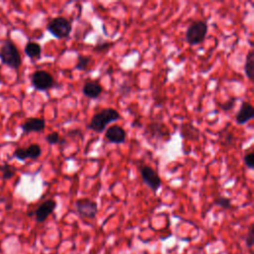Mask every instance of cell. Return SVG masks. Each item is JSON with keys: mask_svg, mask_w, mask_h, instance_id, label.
Returning <instances> with one entry per match:
<instances>
[{"mask_svg": "<svg viewBox=\"0 0 254 254\" xmlns=\"http://www.w3.org/2000/svg\"><path fill=\"white\" fill-rule=\"evenodd\" d=\"M120 117V114L114 108H104L92 116L87 128L96 133H101L108 124L119 120Z\"/></svg>", "mask_w": 254, "mask_h": 254, "instance_id": "1", "label": "cell"}, {"mask_svg": "<svg viewBox=\"0 0 254 254\" xmlns=\"http://www.w3.org/2000/svg\"><path fill=\"white\" fill-rule=\"evenodd\" d=\"M0 60L2 64H7L12 68L18 69L21 66L22 59L18 48L12 40L6 39L2 43L0 47Z\"/></svg>", "mask_w": 254, "mask_h": 254, "instance_id": "2", "label": "cell"}, {"mask_svg": "<svg viewBox=\"0 0 254 254\" xmlns=\"http://www.w3.org/2000/svg\"><path fill=\"white\" fill-rule=\"evenodd\" d=\"M207 34V24L204 21H194L190 23L186 31V41L190 46L202 43Z\"/></svg>", "mask_w": 254, "mask_h": 254, "instance_id": "3", "label": "cell"}, {"mask_svg": "<svg viewBox=\"0 0 254 254\" xmlns=\"http://www.w3.org/2000/svg\"><path fill=\"white\" fill-rule=\"evenodd\" d=\"M47 30L57 39H64L71 32V23L64 17H56L48 23Z\"/></svg>", "mask_w": 254, "mask_h": 254, "instance_id": "4", "label": "cell"}, {"mask_svg": "<svg viewBox=\"0 0 254 254\" xmlns=\"http://www.w3.org/2000/svg\"><path fill=\"white\" fill-rule=\"evenodd\" d=\"M31 83L33 87L40 91H46L56 85L53 75L44 69H38L31 75Z\"/></svg>", "mask_w": 254, "mask_h": 254, "instance_id": "5", "label": "cell"}, {"mask_svg": "<svg viewBox=\"0 0 254 254\" xmlns=\"http://www.w3.org/2000/svg\"><path fill=\"white\" fill-rule=\"evenodd\" d=\"M140 174L141 178L145 185H147L154 192L159 190V188L162 186V180L157 174L155 170H153L150 166L144 165L140 168Z\"/></svg>", "mask_w": 254, "mask_h": 254, "instance_id": "6", "label": "cell"}, {"mask_svg": "<svg viewBox=\"0 0 254 254\" xmlns=\"http://www.w3.org/2000/svg\"><path fill=\"white\" fill-rule=\"evenodd\" d=\"M75 207L78 214L84 218H94L97 214V203L94 200L83 197L75 201Z\"/></svg>", "mask_w": 254, "mask_h": 254, "instance_id": "7", "label": "cell"}, {"mask_svg": "<svg viewBox=\"0 0 254 254\" xmlns=\"http://www.w3.org/2000/svg\"><path fill=\"white\" fill-rule=\"evenodd\" d=\"M42 154V149L38 144H32L27 148H17L14 151L13 156L20 161H25L26 159H38Z\"/></svg>", "mask_w": 254, "mask_h": 254, "instance_id": "8", "label": "cell"}, {"mask_svg": "<svg viewBox=\"0 0 254 254\" xmlns=\"http://www.w3.org/2000/svg\"><path fill=\"white\" fill-rule=\"evenodd\" d=\"M56 207H57V202L54 199L45 200L34 211L36 221L37 222H44L50 216V214L53 213V211L55 210Z\"/></svg>", "mask_w": 254, "mask_h": 254, "instance_id": "9", "label": "cell"}, {"mask_svg": "<svg viewBox=\"0 0 254 254\" xmlns=\"http://www.w3.org/2000/svg\"><path fill=\"white\" fill-rule=\"evenodd\" d=\"M105 138L110 143L121 144L126 141V132L122 127L118 125H112L107 128L105 132Z\"/></svg>", "mask_w": 254, "mask_h": 254, "instance_id": "10", "label": "cell"}, {"mask_svg": "<svg viewBox=\"0 0 254 254\" xmlns=\"http://www.w3.org/2000/svg\"><path fill=\"white\" fill-rule=\"evenodd\" d=\"M254 117V108L251 103L243 101L241 103L239 111L236 113L235 121L239 125H243Z\"/></svg>", "mask_w": 254, "mask_h": 254, "instance_id": "11", "label": "cell"}, {"mask_svg": "<svg viewBox=\"0 0 254 254\" xmlns=\"http://www.w3.org/2000/svg\"><path fill=\"white\" fill-rule=\"evenodd\" d=\"M46 127V121L43 118L30 117L22 125L21 129L24 133L31 132H42Z\"/></svg>", "mask_w": 254, "mask_h": 254, "instance_id": "12", "label": "cell"}, {"mask_svg": "<svg viewBox=\"0 0 254 254\" xmlns=\"http://www.w3.org/2000/svg\"><path fill=\"white\" fill-rule=\"evenodd\" d=\"M146 134H149L151 138H167L170 137V132L166 125H164L162 122H152L149 124Z\"/></svg>", "mask_w": 254, "mask_h": 254, "instance_id": "13", "label": "cell"}, {"mask_svg": "<svg viewBox=\"0 0 254 254\" xmlns=\"http://www.w3.org/2000/svg\"><path fill=\"white\" fill-rule=\"evenodd\" d=\"M102 86L95 81H86L82 86L83 95L91 99L97 98L102 93Z\"/></svg>", "mask_w": 254, "mask_h": 254, "instance_id": "14", "label": "cell"}, {"mask_svg": "<svg viewBox=\"0 0 254 254\" xmlns=\"http://www.w3.org/2000/svg\"><path fill=\"white\" fill-rule=\"evenodd\" d=\"M181 137L183 139L197 141L199 139V130L190 123H186L181 127Z\"/></svg>", "mask_w": 254, "mask_h": 254, "instance_id": "15", "label": "cell"}, {"mask_svg": "<svg viewBox=\"0 0 254 254\" xmlns=\"http://www.w3.org/2000/svg\"><path fill=\"white\" fill-rule=\"evenodd\" d=\"M244 72L249 80H253L254 77V51L251 49L247 56L244 64Z\"/></svg>", "mask_w": 254, "mask_h": 254, "instance_id": "16", "label": "cell"}, {"mask_svg": "<svg viewBox=\"0 0 254 254\" xmlns=\"http://www.w3.org/2000/svg\"><path fill=\"white\" fill-rule=\"evenodd\" d=\"M24 52L31 59H39L42 54V48L36 42H29L26 44Z\"/></svg>", "mask_w": 254, "mask_h": 254, "instance_id": "17", "label": "cell"}, {"mask_svg": "<svg viewBox=\"0 0 254 254\" xmlns=\"http://www.w3.org/2000/svg\"><path fill=\"white\" fill-rule=\"evenodd\" d=\"M91 62H92V59L90 57L79 55L77 57V63L75 64V68L78 69V70L84 71V70H86L88 68V66L91 64Z\"/></svg>", "mask_w": 254, "mask_h": 254, "instance_id": "18", "label": "cell"}, {"mask_svg": "<svg viewBox=\"0 0 254 254\" xmlns=\"http://www.w3.org/2000/svg\"><path fill=\"white\" fill-rule=\"evenodd\" d=\"M0 170L2 171V177L4 180H9V179L13 178L16 174V169L7 163L2 165L0 167Z\"/></svg>", "mask_w": 254, "mask_h": 254, "instance_id": "19", "label": "cell"}, {"mask_svg": "<svg viewBox=\"0 0 254 254\" xmlns=\"http://www.w3.org/2000/svg\"><path fill=\"white\" fill-rule=\"evenodd\" d=\"M215 205L217 206H220L224 209H228L231 207V200L228 198V197H225V196H218L214 199V202H213Z\"/></svg>", "mask_w": 254, "mask_h": 254, "instance_id": "20", "label": "cell"}, {"mask_svg": "<svg viewBox=\"0 0 254 254\" xmlns=\"http://www.w3.org/2000/svg\"><path fill=\"white\" fill-rule=\"evenodd\" d=\"M46 141L50 144V145H55L58 143L63 144L64 142V140H62L59 133L58 132H52L49 135H47L46 137Z\"/></svg>", "mask_w": 254, "mask_h": 254, "instance_id": "21", "label": "cell"}, {"mask_svg": "<svg viewBox=\"0 0 254 254\" xmlns=\"http://www.w3.org/2000/svg\"><path fill=\"white\" fill-rule=\"evenodd\" d=\"M245 243L248 248H251L253 246V243H254V225L253 224H251L249 227L248 233L245 238Z\"/></svg>", "mask_w": 254, "mask_h": 254, "instance_id": "22", "label": "cell"}, {"mask_svg": "<svg viewBox=\"0 0 254 254\" xmlns=\"http://www.w3.org/2000/svg\"><path fill=\"white\" fill-rule=\"evenodd\" d=\"M244 164L248 169H253L254 168V154L252 152L247 153L244 158H243Z\"/></svg>", "mask_w": 254, "mask_h": 254, "instance_id": "23", "label": "cell"}, {"mask_svg": "<svg viewBox=\"0 0 254 254\" xmlns=\"http://www.w3.org/2000/svg\"><path fill=\"white\" fill-rule=\"evenodd\" d=\"M110 46H111L110 43H100V44H98L94 47V51L97 52V53H101L105 50H108Z\"/></svg>", "mask_w": 254, "mask_h": 254, "instance_id": "24", "label": "cell"}, {"mask_svg": "<svg viewBox=\"0 0 254 254\" xmlns=\"http://www.w3.org/2000/svg\"><path fill=\"white\" fill-rule=\"evenodd\" d=\"M234 102H235V98H231V99H229L227 102L222 103L220 106H221L222 110L228 111V110H230V109L234 106Z\"/></svg>", "mask_w": 254, "mask_h": 254, "instance_id": "25", "label": "cell"}, {"mask_svg": "<svg viewBox=\"0 0 254 254\" xmlns=\"http://www.w3.org/2000/svg\"><path fill=\"white\" fill-rule=\"evenodd\" d=\"M233 142H234V136L231 133H227L226 135H224V139L221 144L230 145V144H233Z\"/></svg>", "mask_w": 254, "mask_h": 254, "instance_id": "26", "label": "cell"}, {"mask_svg": "<svg viewBox=\"0 0 254 254\" xmlns=\"http://www.w3.org/2000/svg\"><path fill=\"white\" fill-rule=\"evenodd\" d=\"M0 70H1V65H0Z\"/></svg>", "mask_w": 254, "mask_h": 254, "instance_id": "27", "label": "cell"}]
</instances>
